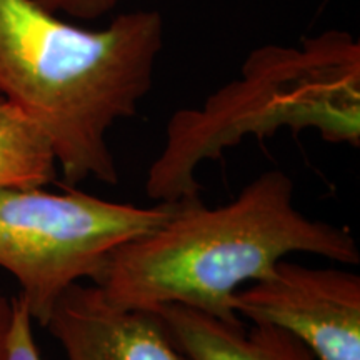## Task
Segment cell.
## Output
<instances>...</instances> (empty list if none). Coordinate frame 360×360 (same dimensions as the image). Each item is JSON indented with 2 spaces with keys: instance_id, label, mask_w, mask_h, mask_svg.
Segmentation results:
<instances>
[{
  "instance_id": "cell-9",
  "label": "cell",
  "mask_w": 360,
  "mask_h": 360,
  "mask_svg": "<svg viewBox=\"0 0 360 360\" xmlns=\"http://www.w3.org/2000/svg\"><path fill=\"white\" fill-rule=\"evenodd\" d=\"M2 360H40L32 330V314L20 294L13 297Z\"/></svg>"
},
{
  "instance_id": "cell-10",
  "label": "cell",
  "mask_w": 360,
  "mask_h": 360,
  "mask_svg": "<svg viewBox=\"0 0 360 360\" xmlns=\"http://www.w3.org/2000/svg\"><path fill=\"white\" fill-rule=\"evenodd\" d=\"M40 6L57 15H69L79 20H96L114 11L122 0H37Z\"/></svg>"
},
{
  "instance_id": "cell-5",
  "label": "cell",
  "mask_w": 360,
  "mask_h": 360,
  "mask_svg": "<svg viewBox=\"0 0 360 360\" xmlns=\"http://www.w3.org/2000/svg\"><path fill=\"white\" fill-rule=\"evenodd\" d=\"M232 309L254 323L297 337L317 360H360V277L282 259L272 272L232 295Z\"/></svg>"
},
{
  "instance_id": "cell-7",
  "label": "cell",
  "mask_w": 360,
  "mask_h": 360,
  "mask_svg": "<svg viewBox=\"0 0 360 360\" xmlns=\"http://www.w3.org/2000/svg\"><path fill=\"white\" fill-rule=\"evenodd\" d=\"M188 360H317L297 337L269 323H229L188 305L155 310Z\"/></svg>"
},
{
  "instance_id": "cell-8",
  "label": "cell",
  "mask_w": 360,
  "mask_h": 360,
  "mask_svg": "<svg viewBox=\"0 0 360 360\" xmlns=\"http://www.w3.org/2000/svg\"><path fill=\"white\" fill-rule=\"evenodd\" d=\"M57 177L47 135L0 96V188L45 187Z\"/></svg>"
},
{
  "instance_id": "cell-3",
  "label": "cell",
  "mask_w": 360,
  "mask_h": 360,
  "mask_svg": "<svg viewBox=\"0 0 360 360\" xmlns=\"http://www.w3.org/2000/svg\"><path fill=\"white\" fill-rule=\"evenodd\" d=\"M281 127H315L328 142L360 146V49L349 35L328 32L304 49L254 52L242 79L219 90L202 109L179 110L160 155L148 169L146 192L174 204L200 195L195 170L222 157L245 135Z\"/></svg>"
},
{
  "instance_id": "cell-1",
  "label": "cell",
  "mask_w": 360,
  "mask_h": 360,
  "mask_svg": "<svg viewBox=\"0 0 360 360\" xmlns=\"http://www.w3.org/2000/svg\"><path fill=\"white\" fill-rule=\"evenodd\" d=\"M162 47L155 11L120 13L105 29L87 30L37 0H0V96L47 135L62 186L119 182L107 132L137 114Z\"/></svg>"
},
{
  "instance_id": "cell-2",
  "label": "cell",
  "mask_w": 360,
  "mask_h": 360,
  "mask_svg": "<svg viewBox=\"0 0 360 360\" xmlns=\"http://www.w3.org/2000/svg\"><path fill=\"white\" fill-rule=\"evenodd\" d=\"M295 252L360 262L352 233L299 212L292 179L270 170L217 209L207 207L200 195L175 202L164 224L119 247L94 283L120 307L155 312L182 304L242 323L232 295L244 283L267 277L278 260Z\"/></svg>"
},
{
  "instance_id": "cell-11",
  "label": "cell",
  "mask_w": 360,
  "mask_h": 360,
  "mask_svg": "<svg viewBox=\"0 0 360 360\" xmlns=\"http://www.w3.org/2000/svg\"><path fill=\"white\" fill-rule=\"evenodd\" d=\"M11 315H12V300L7 299V297L0 292V360L4 357V347H6Z\"/></svg>"
},
{
  "instance_id": "cell-4",
  "label": "cell",
  "mask_w": 360,
  "mask_h": 360,
  "mask_svg": "<svg viewBox=\"0 0 360 360\" xmlns=\"http://www.w3.org/2000/svg\"><path fill=\"white\" fill-rule=\"evenodd\" d=\"M174 204H120L65 187L0 188V267L15 277L34 321L45 326L74 283L97 282L110 255L154 231Z\"/></svg>"
},
{
  "instance_id": "cell-6",
  "label": "cell",
  "mask_w": 360,
  "mask_h": 360,
  "mask_svg": "<svg viewBox=\"0 0 360 360\" xmlns=\"http://www.w3.org/2000/svg\"><path fill=\"white\" fill-rule=\"evenodd\" d=\"M44 327L67 360H188L159 314L115 305L96 283L70 285Z\"/></svg>"
}]
</instances>
